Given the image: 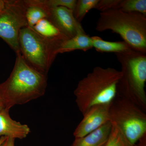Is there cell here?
Masks as SVG:
<instances>
[{"instance_id":"obj_7","label":"cell","mask_w":146,"mask_h":146,"mask_svg":"<svg viewBox=\"0 0 146 146\" xmlns=\"http://www.w3.org/2000/svg\"><path fill=\"white\" fill-rule=\"evenodd\" d=\"M26 7L24 0H7L5 8L0 13V37L16 54L21 52L20 32L21 29L28 26Z\"/></svg>"},{"instance_id":"obj_9","label":"cell","mask_w":146,"mask_h":146,"mask_svg":"<svg viewBox=\"0 0 146 146\" xmlns=\"http://www.w3.org/2000/svg\"><path fill=\"white\" fill-rule=\"evenodd\" d=\"M48 19L68 39L76 35L78 28L81 25L76 20L73 11L63 7L50 8Z\"/></svg>"},{"instance_id":"obj_12","label":"cell","mask_w":146,"mask_h":146,"mask_svg":"<svg viewBox=\"0 0 146 146\" xmlns=\"http://www.w3.org/2000/svg\"><path fill=\"white\" fill-rule=\"evenodd\" d=\"M91 36L84 31L82 25L74 37L65 41L58 50V54L70 52L76 50L86 52L93 48Z\"/></svg>"},{"instance_id":"obj_5","label":"cell","mask_w":146,"mask_h":146,"mask_svg":"<svg viewBox=\"0 0 146 146\" xmlns=\"http://www.w3.org/2000/svg\"><path fill=\"white\" fill-rule=\"evenodd\" d=\"M19 44L21 54L27 63L47 75L63 43L50 42L28 26L20 32Z\"/></svg>"},{"instance_id":"obj_16","label":"cell","mask_w":146,"mask_h":146,"mask_svg":"<svg viewBox=\"0 0 146 146\" xmlns=\"http://www.w3.org/2000/svg\"><path fill=\"white\" fill-rule=\"evenodd\" d=\"M112 123L109 138L104 146H146L145 139L141 140L138 145L131 144L119 127L115 123Z\"/></svg>"},{"instance_id":"obj_24","label":"cell","mask_w":146,"mask_h":146,"mask_svg":"<svg viewBox=\"0 0 146 146\" xmlns=\"http://www.w3.org/2000/svg\"><path fill=\"white\" fill-rule=\"evenodd\" d=\"M7 138V137H5V136L0 137V146H2L3 144L4 143Z\"/></svg>"},{"instance_id":"obj_15","label":"cell","mask_w":146,"mask_h":146,"mask_svg":"<svg viewBox=\"0 0 146 146\" xmlns=\"http://www.w3.org/2000/svg\"><path fill=\"white\" fill-rule=\"evenodd\" d=\"M91 39L93 48L98 52L119 53L132 49L129 45L123 41L109 42L97 36H91Z\"/></svg>"},{"instance_id":"obj_23","label":"cell","mask_w":146,"mask_h":146,"mask_svg":"<svg viewBox=\"0 0 146 146\" xmlns=\"http://www.w3.org/2000/svg\"><path fill=\"white\" fill-rule=\"evenodd\" d=\"M5 108L4 102L3 100L1 94L0 92V111Z\"/></svg>"},{"instance_id":"obj_2","label":"cell","mask_w":146,"mask_h":146,"mask_svg":"<svg viewBox=\"0 0 146 146\" xmlns=\"http://www.w3.org/2000/svg\"><path fill=\"white\" fill-rule=\"evenodd\" d=\"M121 76V71L115 68L97 66L80 80L74 94L82 115L95 106L111 104L117 96Z\"/></svg>"},{"instance_id":"obj_18","label":"cell","mask_w":146,"mask_h":146,"mask_svg":"<svg viewBox=\"0 0 146 146\" xmlns=\"http://www.w3.org/2000/svg\"><path fill=\"white\" fill-rule=\"evenodd\" d=\"M99 0H78L73 11L74 16L80 23L86 14L92 9L95 8Z\"/></svg>"},{"instance_id":"obj_6","label":"cell","mask_w":146,"mask_h":146,"mask_svg":"<svg viewBox=\"0 0 146 146\" xmlns=\"http://www.w3.org/2000/svg\"><path fill=\"white\" fill-rule=\"evenodd\" d=\"M110 121L115 123L131 144L146 135V114L135 104L117 94L109 108Z\"/></svg>"},{"instance_id":"obj_21","label":"cell","mask_w":146,"mask_h":146,"mask_svg":"<svg viewBox=\"0 0 146 146\" xmlns=\"http://www.w3.org/2000/svg\"><path fill=\"white\" fill-rule=\"evenodd\" d=\"M14 141L15 139L14 138L7 137L2 146H15Z\"/></svg>"},{"instance_id":"obj_22","label":"cell","mask_w":146,"mask_h":146,"mask_svg":"<svg viewBox=\"0 0 146 146\" xmlns=\"http://www.w3.org/2000/svg\"><path fill=\"white\" fill-rule=\"evenodd\" d=\"M7 0H0V13L5 8Z\"/></svg>"},{"instance_id":"obj_10","label":"cell","mask_w":146,"mask_h":146,"mask_svg":"<svg viewBox=\"0 0 146 146\" xmlns=\"http://www.w3.org/2000/svg\"><path fill=\"white\" fill-rule=\"evenodd\" d=\"M9 110L0 111V137L5 136L16 139H23L30 132V129L26 124L12 119L9 114Z\"/></svg>"},{"instance_id":"obj_13","label":"cell","mask_w":146,"mask_h":146,"mask_svg":"<svg viewBox=\"0 0 146 146\" xmlns=\"http://www.w3.org/2000/svg\"><path fill=\"white\" fill-rule=\"evenodd\" d=\"M32 28L41 36L50 42L63 43L69 39L47 18L40 20Z\"/></svg>"},{"instance_id":"obj_14","label":"cell","mask_w":146,"mask_h":146,"mask_svg":"<svg viewBox=\"0 0 146 146\" xmlns=\"http://www.w3.org/2000/svg\"><path fill=\"white\" fill-rule=\"evenodd\" d=\"M28 26L33 27L40 20L49 17L50 9L40 4L37 0H24Z\"/></svg>"},{"instance_id":"obj_17","label":"cell","mask_w":146,"mask_h":146,"mask_svg":"<svg viewBox=\"0 0 146 146\" xmlns=\"http://www.w3.org/2000/svg\"><path fill=\"white\" fill-rule=\"evenodd\" d=\"M119 10L127 13H138L146 16V0H121Z\"/></svg>"},{"instance_id":"obj_1","label":"cell","mask_w":146,"mask_h":146,"mask_svg":"<svg viewBox=\"0 0 146 146\" xmlns=\"http://www.w3.org/2000/svg\"><path fill=\"white\" fill-rule=\"evenodd\" d=\"M47 85L46 75L29 65L21 52L16 54L13 70L7 80L0 84L6 109L42 96Z\"/></svg>"},{"instance_id":"obj_20","label":"cell","mask_w":146,"mask_h":146,"mask_svg":"<svg viewBox=\"0 0 146 146\" xmlns=\"http://www.w3.org/2000/svg\"><path fill=\"white\" fill-rule=\"evenodd\" d=\"M121 0H99L95 9L101 12L118 9Z\"/></svg>"},{"instance_id":"obj_8","label":"cell","mask_w":146,"mask_h":146,"mask_svg":"<svg viewBox=\"0 0 146 146\" xmlns=\"http://www.w3.org/2000/svg\"><path fill=\"white\" fill-rule=\"evenodd\" d=\"M110 104L95 106L83 115V119L74 131L75 138L84 137L109 121Z\"/></svg>"},{"instance_id":"obj_19","label":"cell","mask_w":146,"mask_h":146,"mask_svg":"<svg viewBox=\"0 0 146 146\" xmlns=\"http://www.w3.org/2000/svg\"><path fill=\"white\" fill-rule=\"evenodd\" d=\"M40 4L48 8L63 7L74 11L77 1L76 0H37Z\"/></svg>"},{"instance_id":"obj_3","label":"cell","mask_w":146,"mask_h":146,"mask_svg":"<svg viewBox=\"0 0 146 146\" xmlns=\"http://www.w3.org/2000/svg\"><path fill=\"white\" fill-rule=\"evenodd\" d=\"M96 30H110L121 36L133 50L146 54V16L113 9L100 13Z\"/></svg>"},{"instance_id":"obj_4","label":"cell","mask_w":146,"mask_h":146,"mask_svg":"<svg viewBox=\"0 0 146 146\" xmlns=\"http://www.w3.org/2000/svg\"><path fill=\"white\" fill-rule=\"evenodd\" d=\"M115 54L122 73L117 94L130 100L146 112V54L131 49Z\"/></svg>"},{"instance_id":"obj_11","label":"cell","mask_w":146,"mask_h":146,"mask_svg":"<svg viewBox=\"0 0 146 146\" xmlns=\"http://www.w3.org/2000/svg\"><path fill=\"white\" fill-rule=\"evenodd\" d=\"M112 123L110 121L81 138H75L71 146H104L109 138Z\"/></svg>"}]
</instances>
